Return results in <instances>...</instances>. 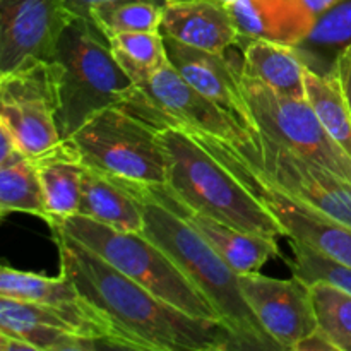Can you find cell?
<instances>
[{"label":"cell","mask_w":351,"mask_h":351,"mask_svg":"<svg viewBox=\"0 0 351 351\" xmlns=\"http://www.w3.org/2000/svg\"><path fill=\"white\" fill-rule=\"evenodd\" d=\"M24 213L50 223L47 199L33 158H21L0 167V215Z\"/></svg>","instance_id":"603a6c76"},{"label":"cell","mask_w":351,"mask_h":351,"mask_svg":"<svg viewBox=\"0 0 351 351\" xmlns=\"http://www.w3.org/2000/svg\"><path fill=\"white\" fill-rule=\"evenodd\" d=\"M48 226L77 240L178 311L192 317L219 321L208 298L192 285L168 254L143 232H122L81 215L57 219Z\"/></svg>","instance_id":"5b68a950"},{"label":"cell","mask_w":351,"mask_h":351,"mask_svg":"<svg viewBox=\"0 0 351 351\" xmlns=\"http://www.w3.org/2000/svg\"><path fill=\"white\" fill-rule=\"evenodd\" d=\"M132 184L144 204L143 233L161 247L208 298L219 321L233 335L239 348L283 351L247 304L240 290L239 274L216 254L191 223L160 201L146 184Z\"/></svg>","instance_id":"7a4b0ae2"},{"label":"cell","mask_w":351,"mask_h":351,"mask_svg":"<svg viewBox=\"0 0 351 351\" xmlns=\"http://www.w3.org/2000/svg\"><path fill=\"white\" fill-rule=\"evenodd\" d=\"M64 273L79 293L105 317L113 346L146 351L240 350L219 321L197 319L178 311L106 263L77 240L50 228Z\"/></svg>","instance_id":"6da1fadb"},{"label":"cell","mask_w":351,"mask_h":351,"mask_svg":"<svg viewBox=\"0 0 351 351\" xmlns=\"http://www.w3.org/2000/svg\"><path fill=\"white\" fill-rule=\"evenodd\" d=\"M149 191L156 195L160 201L173 208L182 218L191 223L195 230L202 235V239L216 250L219 257L235 271L237 274H245L259 271L267 261L280 256L278 239L269 237L254 235V233L243 232V230L233 228L226 223L218 221L202 213H195L192 209L184 208L178 204L163 185H147Z\"/></svg>","instance_id":"2e32d148"},{"label":"cell","mask_w":351,"mask_h":351,"mask_svg":"<svg viewBox=\"0 0 351 351\" xmlns=\"http://www.w3.org/2000/svg\"><path fill=\"white\" fill-rule=\"evenodd\" d=\"M117 106L156 132L199 130L237 146L252 143V134L239 120L192 88L170 64L149 81L134 86Z\"/></svg>","instance_id":"52a82bcc"},{"label":"cell","mask_w":351,"mask_h":351,"mask_svg":"<svg viewBox=\"0 0 351 351\" xmlns=\"http://www.w3.org/2000/svg\"><path fill=\"white\" fill-rule=\"evenodd\" d=\"M168 2H194V0H167V3ZM215 2H225V3H228V2H232V0H215Z\"/></svg>","instance_id":"e575fe53"},{"label":"cell","mask_w":351,"mask_h":351,"mask_svg":"<svg viewBox=\"0 0 351 351\" xmlns=\"http://www.w3.org/2000/svg\"><path fill=\"white\" fill-rule=\"evenodd\" d=\"M0 297L55 308L74 326L79 335L95 339L105 348H115L108 322L79 293L75 285L64 273L50 278L3 266L0 271Z\"/></svg>","instance_id":"5bb4252c"},{"label":"cell","mask_w":351,"mask_h":351,"mask_svg":"<svg viewBox=\"0 0 351 351\" xmlns=\"http://www.w3.org/2000/svg\"><path fill=\"white\" fill-rule=\"evenodd\" d=\"M24 156H26V154L21 151L19 144H17L16 137L12 136L9 127L0 123V167L21 160V158Z\"/></svg>","instance_id":"f1b7e54d"},{"label":"cell","mask_w":351,"mask_h":351,"mask_svg":"<svg viewBox=\"0 0 351 351\" xmlns=\"http://www.w3.org/2000/svg\"><path fill=\"white\" fill-rule=\"evenodd\" d=\"M0 351H36L29 343L23 341L16 336L0 332Z\"/></svg>","instance_id":"1f68e13d"},{"label":"cell","mask_w":351,"mask_h":351,"mask_svg":"<svg viewBox=\"0 0 351 351\" xmlns=\"http://www.w3.org/2000/svg\"><path fill=\"white\" fill-rule=\"evenodd\" d=\"M295 351H336V348L335 345L329 341L328 336L317 328L312 335H308L307 338L302 339V341L295 346Z\"/></svg>","instance_id":"4dcf8cb0"},{"label":"cell","mask_w":351,"mask_h":351,"mask_svg":"<svg viewBox=\"0 0 351 351\" xmlns=\"http://www.w3.org/2000/svg\"><path fill=\"white\" fill-rule=\"evenodd\" d=\"M168 158L165 191L184 208L254 235L281 239L283 226L202 144L180 129L158 130Z\"/></svg>","instance_id":"3957f363"},{"label":"cell","mask_w":351,"mask_h":351,"mask_svg":"<svg viewBox=\"0 0 351 351\" xmlns=\"http://www.w3.org/2000/svg\"><path fill=\"white\" fill-rule=\"evenodd\" d=\"M338 74L339 82H341L343 95H345L346 103H348V108L351 112V45L345 48L341 53L338 55L335 62V67H332Z\"/></svg>","instance_id":"f546056e"},{"label":"cell","mask_w":351,"mask_h":351,"mask_svg":"<svg viewBox=\"0 0 351 351\" xmlns=\"http://www.w3.org/2000/svg\"><path fill=\"white\" fill-rule=\"evenodd\" d=\"M239 283L256 317L283 351H295L319 328L311 285L300 278L278 280L254 271L239 274Z\"/></svg>","instance_id":"7c38bea8"},{"label":"cell","mask_w":351,"mask_h":351,"mask_svg":"<svg viewBox=\"0 0 351 351\" xmlns=\"http://www.w3.org/2000/svg\"><path fill=\"white\" fill-rule=\"evenodd\" d=\"M65 143L88 168L146 185H167L168 158L158 132L120 106L89 117Z\"/></svg>","instance_id":"8992f818"},{"label":"cell","mask_w":351,"mask_h":351,"mask_svg":"<svg viewBox=\"0 0 351 351\" xmlns=\"http://www.w3.org/2000/svg\"><path fill=\"white\" fill-rule=\"evenodd\" d=\"M120 67L129 74L134 86L149 81L167 67V48L161 31H134L108 38Z\"/></svg>","instance_id":"cb8c5ba5"},{"label":"cell","mask_w":351,"mask_h":351,"mask_svg":"<svg viewBox=\"0 0 351 351\" xmlns=\"http://www.w3.org/2000/svg\"><path fill=\"white\" fill-rule=\"evenodd\" d=\"M167 0H101L89 17L108 38L134 31H160Z\"/></svg>","instance_id":"d4e9b609"},{"label":"cell","mask_w":351,"mask_h":351,"mask_svg":"<svg viewBox=\"0 0 351 351\" xmlns=\"http://www.w3.org/2000/svg\"><path fill=\"white\" fill-rule=\"evenodd\" d=\"M77 215L122 232L144 228V204L132 182L95 168L84 170Z\"/></svg>","instance_id":"ac0fdd59"},{"label":"cell","mask_w":351,"mask_h":351,"mask_svg":"<svg viewBox=\"0 0 351 351\" xmlns=\"http://www.w3.org/2000/svg\"><path fill=\"white\" fill-rule=\"evenodd\" d=\"M58 65V129L65 141L91 115L119 105L134 88V81L120 67L108 36L86 16H75L55 48Z\"/></svg>","instance_id":"277c9868"},{"label":"cell","mask_w":351,"mask_h":351,"mask_svg":"<svg viewBox=\"0 0 351 351\" xmlns=\"http://www.w3.org/2000/svg\"><path fill=\"white\" fill-rule=\"evenodd\" d=\"M315 17H319L321 14H324L326 10H329L331 7H335L336 3L341 2V0H300Z\"/></svg>","instance_id":"836d02e7"},{"label":"cell","mask_w":351,"mask_h":351,"mask_svg":"<svg viewBox=\"0 0 351 351\" xmlns=\"http://www.w3.org/2000/svg\"><path fill=\"white\" fill-rule=\"evenodd\" d=\"M64 0H0V74L36 60H53L74 19Z\"/></svg>","instance_id":"8fae6325"},{"label":"cell","mask_w":351,"mask_h":351,"mask_svg":"<svg viewBox=\"0 0 351 351\" xmlns=\"http://www.w3.org/2000/svg\"><path fill=\"white\" fill-rule=\"evenodd\" d=\"M311 295L319 329L336 351H351V295L326 281L312 283Z\"/></svg>","instance_id":"484cf974"},{"label":"cell","mask_w":351,"mask_h":351,"mask_svg":"<svg viewBox=\"0 0 351 351\" xmlns=\"http://www.w3.org/2000/svg\"><path fill=\"white\" fill-rule=\"evenodd\" d=\"M0 332L21 338L36 351H88L101 348L98 341L88 336L41 322L0 319Z\"/></svg>","instance_id":"4316f807"},{"label":"cell","mask_w":351,"mask_h":351,"mask_svg":"<svg viewBox=\"0 0 351 351\" xmlns=\"http://www.w3.org/2000/svg\"><path fill=\"white\" fill-rule=\"evenodd\" d=\"M228 9L239 31L240 48L250 40L298 47L317 19L300 0H232Z\"/></svg>","instance_id":"9a60e30c"},{"label":"cell","mask_w":351,"mask_h":351,"mask_svg":"<svg viewBox=\"0 0 351 351\" xmlns=\"http://www.w3.org/2000/svg\"><path fill=\"white\" fill-rule=\"evenodd\" d=\"M163 41L171 67L192 88L221 106L252 132L254 125L242 91V60L237 55L230 57V50L226 53H213L182 43L167 34H163Z\"/></svg>","instance_id":"4fadbf2b"},{"label":"cell","mask_w":351,"mask_h":351,"mask_svg":"<svg viewBox=\"0 0 351 351\" xmlns=\"http://www.w3.org/2000/svg\"><path fill=\"white\" fill-rule=\"evenodd\" d=\"M348 45H351V0H341L315 19L307 40L295 48L308 69L328 74Z\"/></svg>","instance_id":"44dd1931"},{"label":"cell","mask_w":351,"mask_h":351,"mask_svg":"<svg viewBox=\"0 0 351 351\" xmlns=\"http://www.w3.org/2000/svg\"><path fill=\"white\" fill-rule=\"evenodd\" d=\"M58 65L36 60L0 74V123L9 127L27 158L64 144L58 129Z\"/></svg>","instance_id":"ba28073f"},{"label":"cell","mask_w":351,"mask_h":351,"mask_svg":"<svg viewBox=\"0 0 351 351\" xmlns=\"http://www.w3.org/2000/svg\"><path fill=\"white\" fill-rule=\"evenodd\" d=\"M67 9L71 10L74 16H86L89 17V10L95 5L96 2H101V0H64Z\"/></svg>","instance_id":"d6a6232c"},{"label":"cell","mask_w":351,"mask_h":351,"mask_svg":"<svg viewBox=\"0 0 351 351\" xmlns=\"http://www.w3.org/2000/svg\"><path fill=\"white\" fill-rule=\"evenodd\" d=\"M160 31L191 47L226 53L239 43V31L228 3L215 0L168 2Z\"/></svg>","instance_id":"e0dca14e"},{"label":"cell","mask_w":351,"mask_h":351,"mask_svg":"<svg viewBox=\"0 0 351 351\" xmlns=\"http://www.w3.org/2000/svg\"><path fill=\"white\" fill-rule=\"evenodd\" d=\"M305 98L326 132L351 158V112L336 71L319 74L305 65Z\"/></svg>","instance_id":"7402d4cb"},{"label":"cell","mask_w":351,"mask_h":351,"mask_svg":"<svg viewBox=\"0 0 351 351\" xmlns=\"http://www.w3.org/2000/svg\"><path fill=\"white\" fill-rule=\"evenodd\" d=\"M290 240L291 259L288 261L291 274L300 278L305 283L312 285L315 281H326L351 295V267L331 257L324 256L319 250L305 245L295 239Z\"/></svg>","instance_id":"83f0119b"},{"label":"cell","mask_w":351,"mask_h":351,"mask_svg":"<svg viewBox=\"0 0 351 351\" xmlns=\"http://www.w3.org/2000/svg\"><path fill=\"white\" fill-rule=\"evenodd\" d=\"M237 147L271 184L314 211L351 228V180L288 149L261 130Z\"/></svg>","instance_id":"30bf717a"},{"label":"cell","mask_w":351,"mask_h":351,"mask_svg":"<svg viewBox=\"0 0 351 351\" xmlns=\"http://www.w3.org/2000/svg\"><path fill=\"white\" fill-rule=\"evenodd\" d=\"M242 91L254 130L351 180V158L326 132L307 98L281 95L242 75Z\"/></svg>","instance_id":"9c48e42d"},{"label":"cell","mask_w":351,"mask_h":351,"mask_svg":"<svg viewBox=\"0 0 351 351\" xmlns=\"http://www.w3.org/2000/svg\"><path fill=\"white\" fill-rule=\"evenodd\" d=\"M43 185L51 225L57 219L77 215L81 202L84 163L67 143L45 156L33 158Z\"/></svg>","instance_id":"ffe728a7"},{"label":"cell","mask_w":351,"mask_h":351,"mask_svg":"<svg viewBox=\"0 0 351 351\" xmlns=\"http://www.w3.org/2000/svg\"><path fill=\"white\" fill-rule=\"evenodd\" d=\"M305 64L297 48L250 40L242 48V75L264 82L281 95L305 96Z\"/></svg>","instance_id":"d6986e66"}]
</instances>
